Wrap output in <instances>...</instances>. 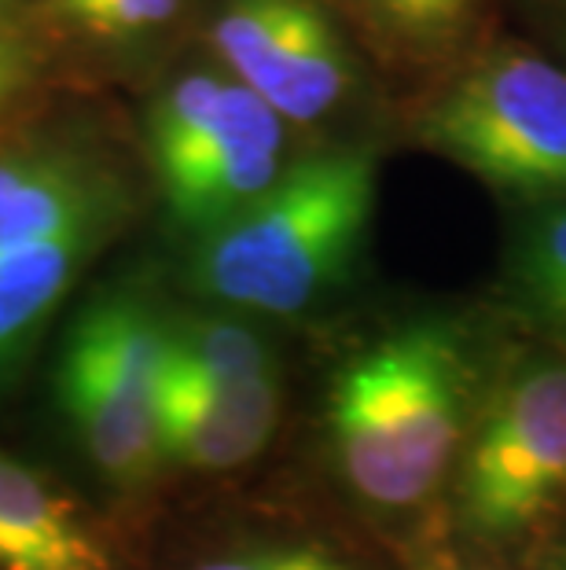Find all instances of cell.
I'll list each match as a JSON object with an SVG mask.
<instances>
[{
    "instance_id": "obj_1",
    "label": "cell",
    "mask_w": 566,
    "mask_h": 570,
    "mask_svg": "<svg viewBox=\"0 0 566 570\" xmlns=\"http://www.w3.org/2000/svg\"><path fill=\"white\" fill-rule=\"evenodd\" d=\"M508 343L486 313L419 306L360 332L320 391V453L368 523L435 538L445 490Z\"/></svg>"
},
{
    "instance_id": "obj_2",
    "label": "cell",
    "mask_w": 566,
    "mask_h": 570,
    "mask_svg": "<svg viewBox=\"0 0 566 570\" xmlns=\"http://www.w3.org/2000/svg\"><path fill=\"white\" fill-rule=\"evenodd\" d=\"M376 196V144L302 148L258 203L188 244L185 284L199 306L261 324L302 321L354 284Z\"/></svg>"
},
{
    "instance_id": "obj_3",
    "label": "cell",
    "mask_w": 566,
    "mask_h": 570,
    "mask_svg": "<svg viewBox=\"0 0 566 570\" xmlns=\"http://www.w3.org/2000/svg\"><path fill=\"white\" fill-rule=\"evenodd\" d=\"M566 515V361L508 343L445 490L438 533L475 560L519 567Z\"/></svg>"
},
{
    "instance_id": "obj_4",
    "label": "cell",
    "mask_w": 566,
    "mask_h": 570,
    "mask_svg": "<svg viewBox=\"0 0 566 570\" xmlns=\"http://www.w3.org/2000/svg\"><path fill=\"white\" fill-rule=\"evenodd\" d=\"M405 132L515 214L566 203V63L537 41L493 33L416 92Z\"/></svg>"
},
{
    "instance_id": "obj_5",
    "label": "cell",
    "mask_w": 566,
    "mask_h": 570,
    "mask_svg": "<svg viewBox=\"0 0 566 570\" xmlns=\"http://www.w3.org/2000/svg\"><path fill=\"white\" fill-rule=\"evenodd\" d=\"M166 309L143 287L115 284L67 327L56 402L81 460L122 504H143L166 479L159 445Z\"/></svg>"
},
{
    "instance_id": "obj_6",
    "label": "cell",
    "mask_w": 566,
    "mask_h": 570,
    "mask_svg": "<svg viewBox=\"0 0 566 570\" xmlns=\"http://www.w3.org/2000/svg\"><path fill=\"white\" fill-rule=\"evenodd\" d=\"M291 132L218 63L166 81L148 107L143 140L173 233L196 244L258 203L295 163Z\"/></svg>"
},
{
    "instance_id": "obj_7",
    "label": "cell",
    "mask_w": 566,
    "mask_h": 570,
    "mask_svg": "<svg viewBox=\"0 0 566 570\" xmlns=\"http://www.w3.org/2000/svg\"><path fill=\"white\" fill-rule=\"evenodd\" d=\"M214 63L298 129L339 118L365 70L328 0H225L210 22Z\"/></svg>"
},
{
    "instance_id": "obj_8",
    "label": "cell",
    "mask_w": 566,
    "mask_h": 570,
    "mask_svg": "<svg viewBox=\"0 0 566 570\" xmlns=\"http://www.w3.org/2000/svg\"><path fill=\"white\" fill-rule=\"evenodd\" d=\"M129 217L126 180L75 144H4L0 148V254L48 239L107 228Z\"/></svg>"
},
{
    "instance_id": "obj_9",
    "label": "cell",
    "mask_w": 566,
    "mask_h": 570,
    "mask_svg": "<svg viewBox=\"0 0 566 570\" xmlns=\"http://www.w3.org/2000/svg\"><path fill=\"white\" fill-rule=\"evenodd\" d=\"M284 375L250 386H218L162 361L159 445L166 475L218 479L247 471L269 453L284 428Z\"/></svg>"
},
{
    "instance_id": "obj_10",
    "label": "cell",
    "mask_w": 566,
    "mask_h": 570,
    "mask_svg": "<svg viewBox=\"0 0 566 570\" xmlns=\"http://www.w3.org/2000/svg\"><path fill=\"white\" fill-rule=\"evenodd\" d=\"M0 570H140V563L81 497L0 449Z\"/></svg>"
},
{
    "instance_id": "obj_11",
    "label": "cell",
    "mask_w": 566,
    "mask_h": 570,
    "mask_svg": "<svg viewBox=\"0 0 566 570\" xmlns=\"http://www.w3.org/2000/svg\"><path fill=\"white\" fill-rule=\"evenodd\" d=\"M155 570H387V560L317 515L247 508L185 533Z\"/></svg>"
},
{
    "instance_id": "obj_12",
    "label": "cell",
    "mask_w": 566,
    "mask_h": 570,
    "mask_svg": "<svg viewBox=\"0 0 566 570\" xmlns=\"http://www.w3.org/2000/svg\"><path fill=\"white\" fill-rule=\"evenodd\" d=\"M383 67L419 89L493 38V0H331Z\"/></svg>"
},
{
    "instance_id": "obj_13",
    "label": "cell",
    "mask_w": 566,
    "mask_h": 570,
    "mask_svg": "<svg viewBox=\"0 0 566 570\" xmlns=\"http://www.w3.org/2000/svg\"><path fill=\"white\" fill-rule=\"evenodd\" d=\"M497 309L529 343L566 361V203L515 214L500 254Z\"/></svg>"
},
{
    "instance_id": "obj_14",
    "label": "cell",
    "mask_w": 566,
    "mask_h": 570,
    "mask_svg": "<svg viewBox=\"0 0 566 570\" xmlns=\"http://www.w3.org/2000/svg\"><path fill=\"white\" fill-rule=\"evenodd\" d=\"M162 361L191 380L218 386H250L284 375L269 324L214 306L166 309Z\"/></svg>"
},
{
    "instance_id": "obj_15",
    "label": "cell",
    "mask_w": 566,
    "mask_h": 570,
    "mask_svg": "<svg viewBox=\"0 0 566 570\" xmlns=\"http://www.w3.org/2000/svg\"><path fill=\"white\" fill-rule=\"evenodd\" d=\"M56 19L89 38L129 41L162 30L185 8V0H48Z\"/></svg>"
},
{
    "instance_id": "obj_16",
    "label": "cell",
    "mask_w": 566,
    "mask_h": 570,
    "mask_svg": "<svg viewBox=\"0 0 566 570\" xmlns=\"http://www.w3.org/2000/svg\"><path fill=\"white\" fill-rule=\"evenodd\" d=\"M508 8L526 27L529 41L566 63V0H508Z\"/></svg>"
},
{
    "instance_id": "obj_17",
    "label": "cell",
    "mask_w": 566,
    "mask_h": 570,
    "mask_svg": "<svg viewBox=\"0 0 566 570\" xmlns=\"http://www.w3.org/2000/svg\"><path fill=\"white\" fill-rule=\"evenodd\" d=\"M405 570H512V567L486 563V560H475V556H464V552H456L453 544H445L441 538H424V541L408 544Z\"/></svg>"
},
{
    "instance_id": "obj_18",
    "label": "cell",
    "mask_w": 566,
    "mask_h": 570,
    "mask_svg": "<svg viewBox=\"0 0 566 570\" xmlns=\"http://www.w3.org/2000/svg\"><path fill=\"white\" fill-rule=\"evenodd\" d=\"M30 81H33V63L27 52L0 56V115H4L16 100H22V92L30 89Z\"/></svg>"
},
{
    "instance_id": "obj_19",
    "label": "cell",
    "mask_w": 566,
    "mask_h": 570,
    "mask_svg": "<svg viewBox=\"0 0 566 570\" xmlns=\"http://www.w3.org/2000/svg\"><path fill=\"white\" fill-rule=\"evenodd\" d=\"M519 570H566V515L529 549Z\"/></svg>"
},
{
    "instance_id": "obj_20",
    "label": "cell",
    "mask_w": 566,
    "mask_h": 570,
    "mask_svg": "<svg viewBox=\"0 0 566 570\" xmlns=\"http://www.w3.org/2000/svg\"><path fill=\"white\" fill-rule=\"evenodd\" d=\"M8 8H11V0H0V56H4V52H22L19 41L11 38V30H8Z\"/></svg>"
}]
</instances>
